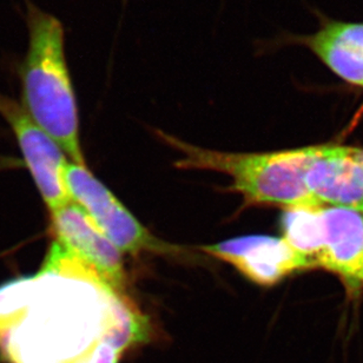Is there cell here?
I'll list each match as a JSON object with an SVG mask.
<instances>
[{
    "label": "cell",
    "mask_w": 363,
    "mask_h": 363,
    "mask_svg": "<svg viewBox=\"0 0 363 363\" xmlns=\"http://www.w3.org/2000/svg\"><path fill=\"white\" fill-rule=\"evenodd\" d=\"M355 156H357V161H359V163L362 165L363 168V149L357 147V151H355Z\"/></svg>",
    "instance_id": "cell-11"
},
{
    "label": "cell",
    "mask_w": 363,
    "mask_h": 363,
    "mask_svg": "<svg viewBox=\"0 0 363 363\" xmlns=\"http://www.w3.org/2000/svg\"><path fill=\"white\" fill-rule=\"evenodd\" d=\"M64 183L72 201L88 213L101 233L122 254L181 255L183 250L155 238L84 165L67 164Z\"/></svg>",
    "instance_id": "cell-3"
},
{
    "label": "cell",
    "mask_w": 363,
    "mask_h": 363,
    "mask_svg": "<svg viewBox=\"0 0 363 363\" xmlns=\"http://www.w3.org/2000/svg\"><path fill=\"white\" fill-rule=\"evenodd\" d=\"M323 250L318 268L342 279L350 294L363 288V211L321 206Z\"/></svg>",
    "instance_id": "cell-7"
},
{
    "label": "cell",
    "mask_w": 363,
    "mask_h": 363,
    "mask_svg": "<svg viewBox=\"0 0 363 363\" xmlns=\"http://www.w3.org/2000/svg\"><path fill=\"white\" fill-rule=\"evenodd\" d=\"M51 218L57 242L96 270L113 289L125 293L122 252L108 241L88 213L71 202L51 213Z\"/></svg>",
    "instance_id": "cell-6"
},
{
    "label": "cell",
    "mask_w": 363,
    "mask_h": 363,
    "mask_svg": "<svg viewBox=\"0 0 363 363\" xmlns=\"http://www.w3.org/2000/svg\"><path fill=\"white\" fill-rule=\"evenodd\" d=\"M213 257L234 266L242 275L259 286H272L298 270L311 269L284 238L245 236L202 247Z\"/></svg>",
    "instance_id": "cell-5"
},
{
    "label": "cell",
    "mask_w": 363,
    "mask_h": 363,
    "mask_svg": "<svg viewBox=\"0 0 363 363\" xmlns=\"http://www.w3.org/2000/svg\"><path fill=\"white\" fill-rule=\"evenodd\" d=\"M160 136L184 155L176 167L227 174L233 179L230 190L240 192L248 204L286 209L320 206L308 191L306 174L322 145L264 154H231L190 145L164 133Z\"/></svg>",
    "instance_id": "cell-2"
},
{
    "label": "cell",
    "mask_w": 363,
    "mask_h": 363,
    "mask_svg": "<svg viewBox=\"0 0 363 363\" xmlns=\"http://www.w3.org/2000/svg\"><path fill=\"white\" fill-rule=\"evenodd\" d=\"M0 115L13 131L25 163L50 211L72 202L64 183L63 170L67 163L60 145L32 121L23 105L1 92Z\"/></svg>",
    "instance_id": "cell-4"
},
{
    "label": "cell",
    "mask_w": 363,
    "mask_h": 363,
    "mask_svg": "<svg viewBox=\"0 0 363 363\" xmlns=\"http://www.w3.org/2000/svg\"><path fill=\"white\" fill-rule=\"evenodd\" d=\"M322 206H295L283 213V235L286 243L307 259L311 268H318L323 250Z\"/></svg>",
    "instance_id": "cell-9"
},
{
    "label": "cell",
    "mask_w": 363,
    "mask_h": 363,
    "mask_svg": "<svg viewBox=\"0 0 363 363\" xmlns=\"http://www.w3.org/2000/svg\"><path fill=\"white\" fill-rule=\"evenodd\" d=\"M357 147L322 145L306 174V185L320 204L363 211V168Z\"/></svg>",
    "instance_id": "cell-8"
},
{
    "label": "cell",
    "mask_w": 363,
    "mask_h": 363,
    "mask_svg": "<svg viewBox=\"0 0 363 363\" xmlns=\"http://www.w3.org/2000/svg\"><path fill=\"white\" fill-rule=\"evenodd\" d=\"M25 18L28 49L18 67L21 105L32 121L70 155L74 164L84 165L77 97L65 53L63 24L30 1Z\"/></svg>",
    "instance_id": "cell-1"
},
{
    "label": "cell",
    "mask_w": 363,
    "mask_h": 363,
    "mask_svg": "<svg viewBox=\"0 0 363 363\" xmlns=\"http://www.w3.org/2000/svg\"><path fill=\"white\" fill-rule=\"evenodd\" d=\"M119 354L113 347L99 339L72 363H117Z\"/></svg>",
    "instance_id": "cell-10"
}]
</instances>
